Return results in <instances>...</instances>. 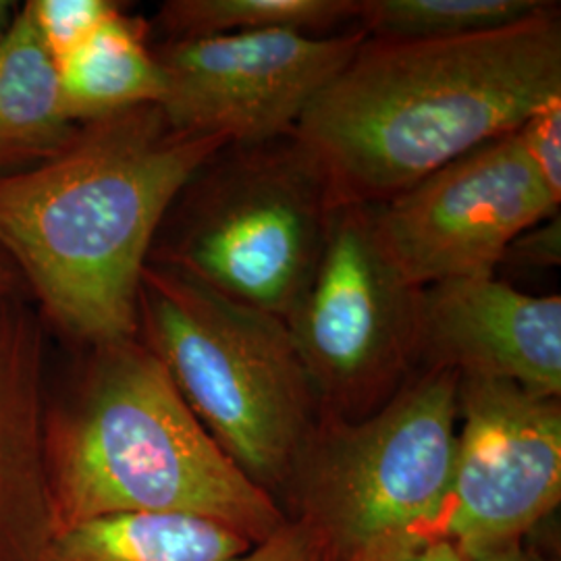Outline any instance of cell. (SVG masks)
Listing matches in <instances>:
<instances>
[{
	"mask_svg": "<svg viewBox=\"0 0 561 561\" xmlns=\"http://www.w3.org/2000/svg\"><path fill=\"white\" fill-rule=\"evenodd\" d=\"M225 144L141 104L78 123L53 159L0 175V254L48 333L71 350L136 337L141 273L162 219Z\"/></svg>",
	"mask_w": 561,
	"mask_h": 561,
	"instance_id": "cell-1",
	"label": "cell"
},
{
	"mask_svg": "<svg viewBox=\"0 0 561 561\" xmlns=\"http://www.w3.org/2000/svg\"><path fill=\"white\" fill-rule=\"evenodd\" d=\"M561 99L560 2L533 20L454 41L366 38L294 140L333 208L381 204Z\"/></svg>",
	"mask_w": 561,
	"mask_h": 561,
	"instance_id": "cell-2",
	"label": "cell"
},
{
	"mask_svg": "<svg viewBox=\"0 0 561 561\" xmlns=\"http://www.w3.org/2000/svg\"><path fill=\"white\" fill-rule=\"evenodd\" d=\"M73 352L44 419L55 533L115 516H180L254 545L285 524L279 503L208 435L138 337Z\"/></svg>",
	"mask_w": 561,
	"mask_h": 561,
	"instance_id": "cell-3",
	"label": "cell"
},
{
	"mask_svg": "<svg viewBox=\"0 0 561 561\" xmlns=\"http://www.w3.org/2000/svg\"><path fill=\"white\" fill-rule=\"evenodd\" d=\"M458 382L449 370H419L366 419L321 414L277 495L321 561H408L439 542Z\"/></svg>",
	"mask_w": 561,
	"mask_h": 561,
	"instance_id": "cell-4",
	"label": "cell"
},
{
	"mask_svg": "<svg viewBox=\"0 0 561 561\" xmlns=\"http://www.w3.org/2000/svg\"><path fill=\"white\" fill-rule=\"evenodd\" d=\"M136 337L161 362L208 435L277 502L321 419L287 322L148 262Z\"/></svg>",
	"mask_w": 561,
	"mask_h": 561,
	"instance_id": "cell-5",
	"label": "cell"
},
{
	"mask_svg": "<svg viewBox=\"0 0 561 561\" xmlns=\"http://www.w3.org/2000/svg\"><path fill=\"white\" fill-rule=\"evenodd\" d=\"M333 204L289 138L217 150L169 206L148 262L287 321L321 256Z\"/></svg>",
	"mask_w": 561,
	"mask_h": 561,
	"instance_id": "cell-6",
	"label": "cell"
},
{
	"mask_svg": "<svg viewBox=\"0 0 561 561\" xmlns=\"http://www.w3.org/2000/svg\"><path fill=\"white\" fill-rule=\"evenodd\" d=\"M419 300L382 248L373 206L333 208L314 273L285 321L321 414L366 419L416 373Z\"/></svg>",
	"mask_w": 561,
	"mask_h": 561,
	"instance_id": "cell-7",
	"label": "cell"
},
{
	"mask_svg": "<svg viewBox=\"0 0 561 561\" xmlns=\"http://www.w3.org/2000/svg\"><path fill=\"white\" fill-rule=\"evenodd\" d=\"M364 41L350 27L331 36L248 32L152 44L159 106L181 131L236 144L289 138Z\"/></svg>",
	"mask_w": 561,
	"mask_h": 561,
	"instance_id": "cell-8",
	"label": "cell"
},
{
	"mask_svg": "<svg viewBox=\"0 0 561 561\" xmlns=\"http://www.w3.org/2000/svg\"><path fill=\"white\" fill-rule=\"evenodd\" d=\"M377 233L412 287L495 275L510 243L560 213L518 131L486 141L373 204Z\"/></svg>",
	"mask_w": 561,
	"mask_h": 561,
	"instance_id": "cell-9",
	"label": "cell"
},
{
	"mask_svg": "<svg viewBox=\"0 0 561 561\" xmlns=\"http://www.w3.org/2000/svg\"><path fill=\"white\" fill-rule=\"evenodd\" d=\"M560 500V398L460 377L456 456L437 541L463 560L522 542Z\"/></svg>",
	"mask_w": 561,
	"mask_h": 561,
	"instance_id": "cell-10",
	"label": "cell"
},
{
	"mask_svg": "<svg viewBox=\"0 0 561 561\" xmlns=\"http://www.w3.org/2000/svg\"><path fill=\"white\" fill-rule=\"evenodd\" d=\"M449 370L561 396V298L477 275L421 289L416 373Z\"/></svg>",
	"mask_w": 561,
	"mask_h": 561,
	"instance_id": "cell-11",
	"label": "cell"
},
{
	"mask_svg": "<svg viewBox=\"0 0 561 561\" xmlns=\"http://www.w3.org/2000/svg\"><path fill=\"white\" fill-rule=\"evenodd\" d=\"M48 335L27 296H0V561H42L55 537L44 454Z\"/></svg>",
	"mask_w": 561,
	"mask_h": 561,
	"instance_id": "cell-12",
	"label": "cell"
},
{
	"mask_svg": "<svg viewBox=\"0 0 561 561\" xmlns=\"http://www.w3.org/2000/svg\"><path fill=\"white\" fill-rule=\"evenodd\" d=\"M76 129L60 113L57 67L25 2L0 36V175L53 159Z\"/></svg>",
	"mask_w": 561,
	"mask_h": 561,
	"instance_id": "cell-13",
	"label": "cell"
},
{
	"mask_svg": "<svg viewBox=\"0 0 561 561\" xmlns=\"http://www.w3.org/2000/svg\"><path fill=\"white\" fill-rule=\"evenodd\" d=\"M150 23L125 9L111 15L73 53L57 60L60 113L71 123L159 104L162 80Z\"/></svg>",
	"mask_w": 561,
	"mask_h": 561,
	"instance_id": "cell-14",
	"label": "cell"
},
{
	"mask_svg": "<svg viewBox=\"0 0 561 561\" xmlns=\"http://www.w3.org/2000/svg\"><path fill=\"white\" fill-rule=\"evenodd\" d=\"M250 547L213 522L115 516L57 530L42 561H236Z\"/></svg>",
	"mask_w": 561,
	"mask_h": 561,
	"instance_id": "cell-15",
	"label": "cell"
},
{
	"mask_svg": "<svg viewBox=\"0 0 561 561\" xmlns=\"http://www.w3.org/2000/svg\"><path fill=\"white\" fill-rule=\"evenodd\" d=\"M358 0H167L154 25L167 41L248 32L331 36L356 27Z\"/></svg>",
	"mask_w": 561,
	"mask_h": 561,
	"instance_id": "cell-16",
	"label": "cell"
},
{
	"mask_svg": "<svg viewBox=\"0 0 561 561\" xmlns=\"http://www.w3.org/2000/svg\"><path fill=\"white\" fill-rule=\"evenodd\" d=\"M547 0H358L356 27L379 41H454L533 20Z\"/></svg>",
	"mask_w": 561,
	"mask_h": 561,
	"instance_id": "cell-17",
	"label": "cell"
},
{
	"mask_svg": "<svg viewBox=\"0 0 561 561\" xmlns=\"http://www.w3.org/2000/svg\"><path fill=\"white\" fill-rule=\"evenodd\" d=\"M125 4L115 0H30L27 9L50 59L73 53Z\"/></svg>",
	"mask_w": 561,
	"mask_h": 561,
	"instance_id": "cell-18",
	"label": "cell"
},
{
	"mask_svg": "<svg viewBox=\"0 0 561 561\" xmlns=\"http://www.w3.org/2000/svg\"><path fill=\"white\" fill-rule=\"evenodd\" d=\"M518 138L551 196L561 202V99L539 106L522 123Z\"/></svg>",
	"mask_w": 561,
	"mask_h": 561,
	"instance_id": "cell-19",
	"label": "cell"
},
{
	"mask_svg": "<svg viewBox=\"0 0 561 561\" xmlns=\"http://www.w3.org/2000/svg\"><path fill=\"white\" fill-rule=\"evenodd\" d=\"M503 261L516 262L530 268L558 266L561 261L560 213L526 229L522 236L510 243Z\"/></svg>",
	"mask_w": 561,
	"mask_h": 561,
	"instance_id": "cell-20",
	"label": "cell"
},
{
	"mask_svg": "<svg viewBox=\"0 0 561 561\" xmlns=\"http://www.w3.org/2000/svg\"><path fill=\"white\" fill-rule=\"evenodd\" d=\"M236 561H321L300 526L285 520L271 537L254 542Z\"/></svg>",
	"mask_w": 561,
	"mask_h": 561,
	"instance_id": "cell-21",
	"label": "cell"
},
{
	"mask_svg": "<svg viewBox=\"0 0 561 561\" xmlns=\"http://www.w3.org/2000/svg\"><path fill=\"white\" fill-rule=\"evenodd\" d=\"M463 561H549L542 558L541 553H537L535 549L526 547L524 541L512 542L505 547H497V549H489L482 551L477 556H470Z\"/></svg>",
	"mask_w": 561,
	"mask_h": 561,
	"instance_id": "cell-22",
	"label": "cell"
},
{
	"mask_svg": "<svg viewBox=\"0 0 561 561\" xmlns=\"http://www.w3.org/2000/svg\"><path fill=\"white\" fill-rule=\"evenodd\" d=\"M0 296H27V289L21 280L20 273L2 254H0Z\"/></svg>",
	"mask_w": 561,
	"mask_h": 561,
	"instance_id": "cell-23",
	"label": "cell"
},
{
	"mask_svg": "<svg viewBox=\"0 0 561 561\" xmlns=\"http://www.w3.org/2000/svg\"><path fill=\"white\" fill-rule=\"evenodd\" d=\"M408 561H463V558L451 545L435 542V545L426 547L419 556H414L412 560Z\"/></svg>",
	"mask_w": 561,
	"mask_h": 561,
	"instance_id": "cell-24",
	"label": "cell"
},
{
	"mask_svg": "<svg viewBox=\"0 0 561 561\" xmlns=\"http://www.w3.org/2000/svg\"><path fill=\"white\" fill-rule=\"evenodd\" d=\"M15 2H7V0H0V36L9 30L11 21L15 18Z\"/></svg>",
	"mask_w": 561,
	"mask_h": 561,
	"instance_id": "cell-25",
	"label": "cell"
}]
</instances>
